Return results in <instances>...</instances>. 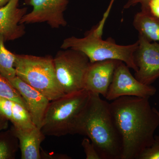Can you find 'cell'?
Returning <instances> with one entry per match:
<instances>
[{"instance_id": "11", "label": "cell", "mask_w": 159, "mask_h": 159, "mask_svg": "<svg viewBox=\"0 0 159 159\" xmlns=\"http://www.w3.org/2000/svg\"><path fill=\"white\" fill-rule=\"evenodd\" d=\"M19 1L10 0L0 7V34L6 42L18 39L25 34V27L20 21L27 14L28 9L20 8Z\"/></svg>"}, {"instance_id": "18", "label": "cell", "mask_w": 159, "mask_h": 159, "mask_svg": "<svg viewBox=\"0 0 159 159\" xmlns=\"http://www.w3.org/2000/svg\"><path fill=\"white\" fill-rule=\"evenodd\" d=\"M0 98H5L15 101L24 106L27 109L25 102L17 90L11 84L9 80L3 77L1 74Z\"/></svg>"}, {"instance_id": "22", "label": "cell", "mask_w": 159, "mask_h": 159, "mask_svg": "<svg viewBox=\"0 0 159 159\" xmlns=\"http://www.w3.org/2000/svg\"><path fill=\"white\" fill-rule=\"evenodd\" d=\"M145 1L146 0H128V2L124 6V9H128L131 7L135 6L138 4H141Z\"/></svg>"}, {"instance_id": "15", "label": "cell", "mask_w": 159, "mask_h": 159, "mask_svg": "<svg viewBox=\"0 0 159 159\" xmlns=\"http://www.w3.org/2000/svg\"><path fill=\"white\" fill-rule=\"evenodd\" d=\"M133 25L139 35L149 41L159 43V19L140 11L135 15Z\"/></svg>"}, {"instance_id": "21", "label": "cell", "mask_w": 159, "mask_h": 159, "mask_svg": "<svg viewBox=\"0 0 159 159\" xmlns=\"http://www.w3.org/2000/svg\"><path fill=\"white\" fill-rule=\"evenodd\" d=\"M86 159H101L94 145L89 138H84L81 143Z\"/></svg>"}, {"instance_id": "6", "label": "cell", "mask_w": 159, "mask_h": 159, "mask_svg": "<svg viewBox=\"0 0 159 159\" xmlns=\"http://www.w3.org/2000/svg\"><path fill=\"white\" fill-rule=\"evenodd\" d=\"M53 59L56 77L65 93L83 89L84 77L90 64L87 56L73 49H62Z\"/></svg>"}, {"instance_id": "7", "label": "cell", "mask_w": 159, "mask_h": 159, "mask_svg": "<svg viewBox=\"0 0 159 159\" xmlns=\"http://www.w3.org/2000/svg\"><path fill=\"white\" fill-rule=\"evenodd\" d=\"M157 93V89L151 85L144 84L131 74L125 63L119 61L105 98L112 101L124 96L150 98Z\"/></svg>"}, {"instance_id": "10", "label": "cell", "mask_w": 159, "mask_h": 159, "mask_svg": "<svg viewBox=\"0 0 159 159\" xmlns=\"http://www.w3.org/2000/svg\"><path fill=\"white\" fill-rule=\"evenodd\" d=\"M119 61L107 60L90 62L84 77V89L105 97Z\"/></svg>"}, {"instance_id": "2", "label": "cell", "mask_w": 159, "mask_h": 159, "mask_svg": "<svg viewBox=\"0 0 159 159\" xmlns=\"http://www.w3.org/2000/svg\"><path fill=\"white\" fill-rule=\"evenodd\" d=\"M74 134L88 137L101 159H121L122 140L110 103L102 100L99 94L90 93L89 99L77 120Z\"/></svg>"}, {"instance_id": "17", "label": "cell", "mask_w": 159, "mask_h": 159, "mask_svg": "<svg viewBox=\"0 0 159 159\" xmlns=\"http://www.w3.org/2000/svg\"><path fill=\"white\" fill-rule=\"evenodd\" d=\"M18 148V140L11 129L0 132V159L15 158Z\"/></svg>"}, {"instance_id": "3", "label": "cell", "mask_w": 159, "mask_h": 159, "mask_svg": "<svg viewBox=\"0 0 159 159\" xmlns=\"http://www.w3.org/2000/svg\"><path fill=\"white\" fill-rule=\"evenodd\" d=\"M102 35L94 27L84 37L71 36L66 39L60 48L80 51L87 56L91 63L107 60L120 61L137 72L138 68L135 63L134 54L139 45L138 40L132 44L120 45L111 38L102 39Z\"/></svg>"}, {"instance_id": "14", "label": "cell", "mask_w": 159, "mask_h": 159, "mask_svg": "<svg viewBox=\"0 0 159 159\" xmlns=\"http://www.w3.org/2000/svg\"><path fill=\"white\" fill-rule=\"evenodd\" d=\"M0 115L6 118L16 128L34 127L28 109L18 102L10 99L0 98Z\"/></svg>"}, {"instance_id": "12", "label": "cell", "mask_w": 159, "mask_h": 159, "mask_svg": "<svg viewBox=\"0 0 159 159\" xmlns=\"http://www.w3.org/2000/svg\"><path fill=\"white\" fill-rule=\"evenodd\" d=\"M25 100L32 122L40 129L50 100L17 76L9 80Z\"/></svg>"}, {"instance_id": "25", "label": "cell", "mask_w": 159, "mask_h": 159, "mask_svg": "<svg viewBox=\"0 0 159 159\" xmlns=\"http://www.w3.org/2000/svg\"><path fill=\"white\" fill-rule=\"evenodd\" d=\"M115 0H111L110 2L109 5V7H111V8L113 4L115 2Z\"/></svg>"}, {"instance_id": "20", "label": "cell", "mask_w": 159, "mask_h": 159, "mask_svg": "<svg viewBox=\"0 0 159 159\" xmlns=\"http://www.w3.org/2000/svg\"><path fill=\"white\" fill-rule=\"evenodd\" d=\"M141 11L159 19V0H146L141 3Z\"/></svg>"}, {"instance_id": "26", "label": "cell", "mask_w": 159, "mask_h": 159, "mask_svg": "<svg viewBox=\"0 0 159 159\" xmlns=\"http://www.w3.org/2000/svg\"><path fill=\"white\" fill-rule=\"evenodd\" d=\"M155 110H156V111L157 113V114L159 118V111H158V110L156 108H155ZM158 127L159 128V122Z\"/></svg>"}, {"instance_id": "4", "label": "cell", "mask_w": 159, "mask_h": 159, "mask_svg": "<svg viewBox=\"0 0 159 159\" xmlns=\"http://www.w3.org/2000/svg\"><path fill=\"white\" fill-rule=\"evenodd\" d=\"M89 97V92L83 89L50 101L41 126L43 133L46 136L58 137L74 134L77 120Z\"/></svg>"}, {"instance_id": "24", "label": "cell", "mask_w": 159, "mask_h": 159, "mask_svg": "<svg viewBox=\"0 0 159 159\" xmlns=\"http://www.w3.org/2000/svg\"><path fill=\"white\" fill-rule=\"evenodd\" d=\"M10 0H0V7L5 6Z\"/></svg>"}, {"instance_id": "8", "label": "cell", "mask_w": 159, "mask_h": 159, "mask_svg": "<svg viewBox=\"0 0 159 159\" xmlns=\"http://www.w3.org/2000/svg\"><path fill=\"white\" fill-rule=\"evenodd\" d=\"M24 2L32 6L33 9L24 16L20 24L46 23L54 29L67 25L64 12L69 0H24Z\"/></svg>"}, {"instance_id": "16", "label": "cell", "mask_w": 159, "mask_h": 159, "mask_svg": "<svg viewBox=\"0 0 159 159\" xmlns=\"http://www.w3.org/2000/svg\"><path fill=\"white\" fill-rule=\"evenodd\" d=\"M5 42L3 35L0 34V74L10 80L16 76L14 67L16 54L6 48Z\"/></svg>"}, {"instance_id": "1", "label": "cell", "mask_w": 159, "mask_h": 159, "mask_svg": "<svg viewBox=\"0 0 159 159\" xmlns=\"http://www.w3.org/2000/svg\"><path fill=\"white\" fill-rule=\"evenodd\" d=\"M149 98L124 96L110 103L114 122L121 137V159H139L154 141L159 118Z\"/></svg>"}, {"instance_id": "23", "label": "cell", "mask_w": 159, "mask_h": 159, "mask_svg": "<svg viewBox=\"0 0 159 159\" xmlns=\"http://www.w3.org/2000/svg\"><path fill=\"white\" fill-rule=\"evenodd\" d=\"M9 126V121L0 115V132L7 129Z\"/></svg>"}, {"instance_id": "19", "label": "cell", "mask_w": 159, "mask_h": 159, "mask_svg": "<svg viewBox=\"0 0 159 159\" xmlns=\"http://www.w3.org/2000/svg\"><path fill=\"white\" fill-rule=\"evenodd\" d=\"M139 159H159V135H155L153 144L143 151Z\"/></svg>"}, {"instance_id": "9", "label": "cell", "mask_w": 159, "mask_h": 159, "mask_svg": "<svg viewBox=\"0 0 159 159\" xmlns=\"http://www.w3.org/2000/svg\"><path fill=\"white\" fill-rule=\"evenodd\" d=\"M134 54L138 70L134 77L144 84L151 85L159 77V43L151 42L139 35Z\"/></svg>"}, {"instance_id": "13", "label": "cell", "mask_w": 159, "mask_h": 159, "mask_svg": "<svg viewBox=\"0 0 159 159\" xmlns=\"http://www.w3.org/2000/svg\"><path fill=\"white\" fill-rule=\"evenodd\" d=\"M12 130L19 141L21 159H41L40 145L46 136L36 126L21 129L11 126Z\"/></svg>"}, {"instance_id": "5", "label": "cell", "mask_w": 159, "mask_h": 159, "mask_svg": "<svg viewBox=\"0 0 159 159\" xmlns=\"http://www.w3.org/2000/svg\"><path fill=\"white\" fill-rule=\"evenodd\" d=\"M14 67L16 76L50 101L65 95L57 80L54 59L51 55L16 54Z\"/></svg>"}]
</instances>
